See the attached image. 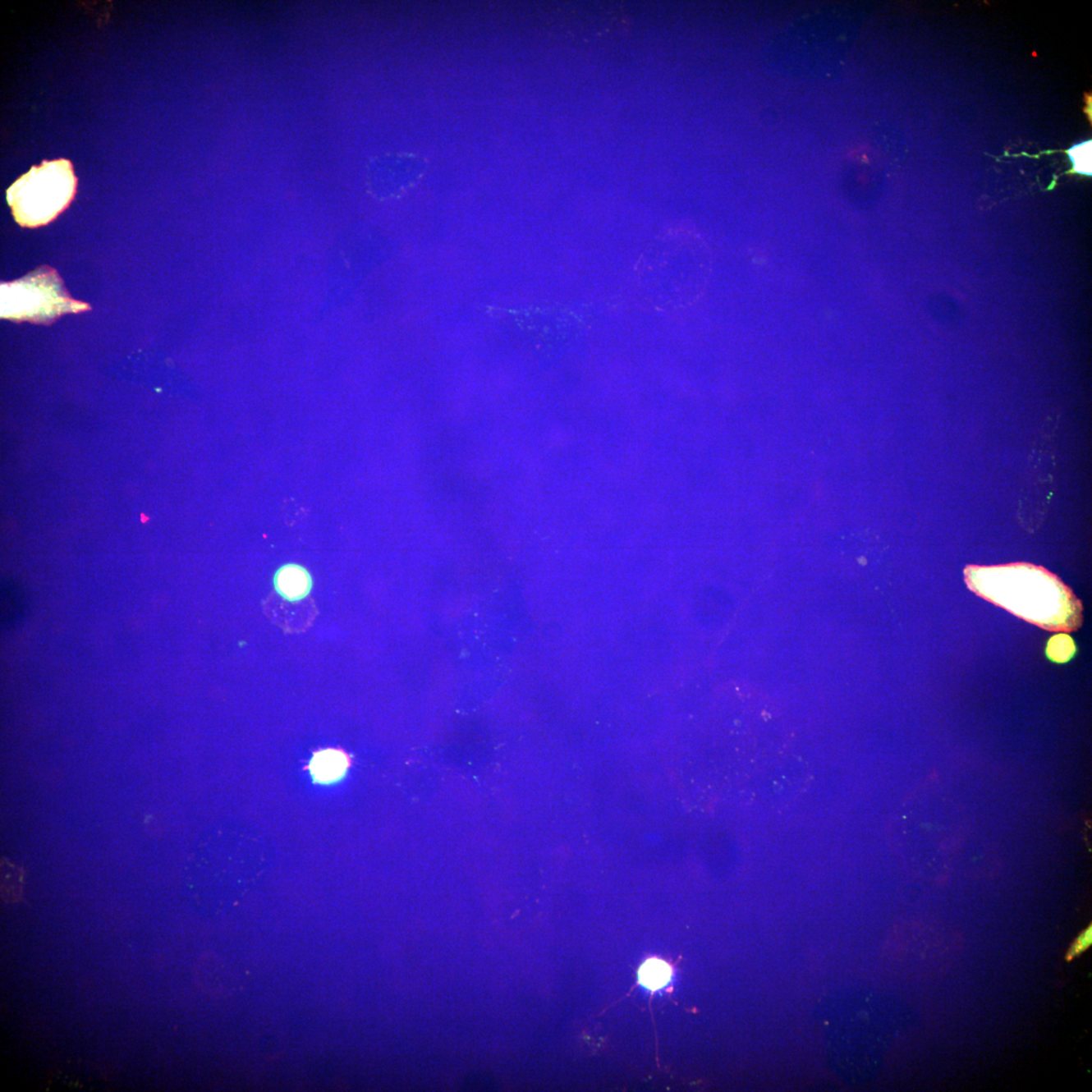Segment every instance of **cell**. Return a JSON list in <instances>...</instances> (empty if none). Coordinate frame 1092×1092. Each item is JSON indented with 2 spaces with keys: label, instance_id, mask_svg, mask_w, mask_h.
<instances>
[{
  "label": "cell",
  "instance_id": "obj_5",
  "mask_svg": "<svg viewBox=\"0 0 1092 1092\" xmlns=\"http://www.w3.org/2000/svg\"><path fill=\"white\" fill-rule=\"evenodd\" d=\"M347 758L338 750H327L314 755L311 764L314 778L333 782L342 778L347 769Z\"/></svg>",
  "mask_w": 1092,
  "mask_h": 1092
},
{
  "label": "cell",
  "instance_id": "obj_3",
  "mask_svg": "<svg viewBox=\"0 0 1092 1092\" xmlns=\"http://www.w3.org/2000/svg\"><path fill=\"white\" fill-rule=\"evenodd\" d=\"M90 305L71 298L54 268H40L0 286V316L15 322L51 324L68 313L89 311Z\"/></svg>",
  "mask_w": 1092,
  "mask_h": 1092
},
{
  "label": "cell",
  "instance_id": "obj_6",
  "mask_svg": "<svg viewBox=\"0 0 1092 1092\" xmlns=\"http://www.w3.org/2000/svg\"><path fill=\"white\" fill-rule=\"evenodd\" d=\"M672 968L665 961L649 959L645 961L639 971V980L642 986L657 991L663 989L672 980Z\"/></svg>",
  "mask_w": 1092,
  "mask_h": 1092
},
{
  "label": "cell",
  "instance_id": "obj_11",
  "mask_svg": "<svg viewBox=\"0 0 1092 1092\" xmlns=\"http://www.w3.org/2000/svg\"><path fill=\"white\" fill-rule=\"evenodd\" d=\"M1091 928L1085 929V932L1077 938V940L1074 942L1071 947H1070L1067 959L1071 960L1074 957H1076L1082 953V952L1089 949L1091 945Z\"/></svg>",
  "mask_w": 1092,
  "mask_h": 1092
},
{
  "label": "cell",
  "instance_id": "obj_1",
  "mask_svg": "<svg viewBox=\"0 0 1092 1092\" xmlns=\"http://www.w3.org/2000/svg\"><path fill=\"white\" fill-rule=\"evenodd\" d=\"M970 591L1048 631L1072 632L1083 622L1082 602L1058 576L1025 562L968 566Z\"/></svg>",
  "mask_w": 1092,
  "mask_h": 1092
},
{
  "label": "cell",
  "instance_id": "obj_8",
  "mask_svg": "<svg viewBox=\"0 0 1092 1092\" xmlns=\"http://www.w3.org/2000/svg\"><path fill=\"white\" fill-rule=\"evenodd\" d=\"M1045 653L1051 662L1061 665L1076 657L1077 646L1071 636L1066 633H1058L1048 640Z\"/></svg>",
  "mask_w": 1092,
  "mask_h": 1092
},
{
  "label": "cell",
  "instance_id": "obj_4",
  "mask_svg": "<svg viewBox=\"0 0 1092 1092\" xmlns=\"http://www.w3.org/2000/svg\"><path fill=\"white\" fill-rule=\"evenodd\" d=\"M273 585L279 596L294 603L309 596L313 588V579L305 567L288 563L279 567L275 573Z\"/></svg>",
  "mask_w": 1092,
  "mask_h": 1092
},
{
  "label": "cell",
  "instance_id": "obj_7",
  "mask_svg": "<svg viewBox=\"0 0 1092 1092\" xmlns=\"http://www.w3.org/2000/svg\"><path fill=\"white\" fill-rule=\"evenodd\" d=\"M23 590H2V622L6 627H12L23 618L27 601L24 599Z\"/></svg>",
  "mask_w": 1092,
  "mask_h": 1092
},
{
  "label": "cell",
  "instance_id": "obj_2",
  "mask_svg": "<svg viewBox=\"0 0 1092 1092\" xmlns=\"http://www.w3.org/2000/svg\"><path fill=\"white\" fill-rule=\"evenodd\" d=\"M77 178L67 159L43 161L33 166L7 190L17 224L38 228L55 220L76 194Z\"/></svg>",
  "mask_w": 1092,
  "mask_h": 1092
},
{
  "label": "cell",
  "instance_id": "obj_9",
  "mask_svg": "<svg viewBox=\"0 0 1092 1092\" xmlns=\"http://www.w3.org/2000/svg\"><path fill=\"white\" fill-rule=\"evenodd\" d=\"M2 892L7 902H17L23 892L21 872L15 865L2 860Z\"/></svg>",
  "mask_w": 1092,
  "mask_h": 1092
},
{
  "label": "cell",
  "instance_id": "obj_10",
  "mask_svg": "<svg viewBox=\"0 0 1092 1092\" xmlns=\"http://www.w3.org/2000/svg\"><path fill=\"white\" fill-rule=\"evenodd\" d=\"M1091 140L1070 148L1067 154L1073 164L1072 173L1091 177Z\"/></svg>",
  "mask_w": 1092,
  "mask_h": 1092
}]
</instances>
